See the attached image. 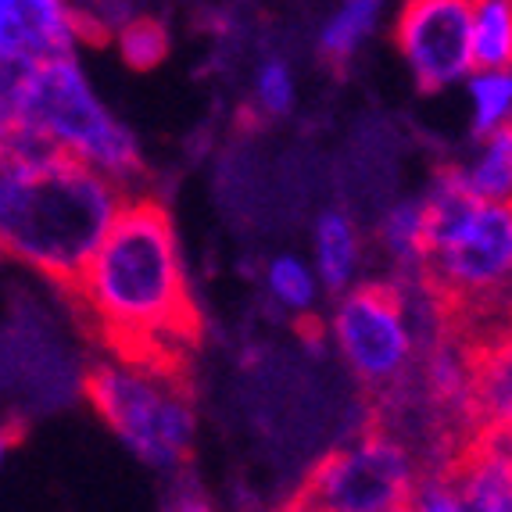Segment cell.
I'll return each mask as SVG.
<instances>
[{
	"instance_id": "6da1fadb",
	"label": "cell",
	"mask_w": 512,
	"mask_h": 512,
	"mask_svg": "<svg viewBox=\"0 0 512 512\" xmlns=\"http://www.w3.org/2000/svg\"><path fill=\"white\" fill-rule=\"evenodd\" d=\"M69 291L108 351L176 362L197 330L176 222L162 201L137 190L126 194Z\"/></svg>"
},
{
	"instance_id": "7a4b0ae2",
	"label": "cell",
	"mask_w": 512,
	"mask_h": 512,
	"mask_svg": "<svg viewBox=\"0 0 512 512\" xmlns=\"http://www.w3.org/2000/svg\"><path fill=\"white\" fill-rule=\"evenodd\" d=\"M129 190L43 144L0 154V258L69 287Z\"/></svg>"
},
{
	"instance_id": "3957f363",
	"label": "cell",
	"mask_w": 512,
	"mask_h": 512,
	"mask_svg": "<svg viewBox=\"0 0 512 512\" xmlns=\"http://www.w3.org/2000/svg\"><path fill=\"white\" fill-rule=\"evenodd\" d=\"M423 194L430 201L427 280L452 305L459 326L498 316L512 276V201L470 194L452 165L437 169Z\"/></svg>"
},
{
	"instance_id": "277c9868",
	"label": "cell",
	"mask_w": 512,
	"mask_h": 512,
	"mask_svg": "<svg viewBox=\"0 0 512 512\" xmlns=\"http://www.w3.org/2000/svg\"><path fill=\"white\" fill-rule=\"evenodd\" d=\"M86 398L140 466L165 477L187 466L197 441V409L176 362L108 351L86 373Z\"/></svg>"
},
{
	"instance_id": "5b68a950",
	"label": "cell",
	"mask_w": 512,
	"mask_h": 512,
	"mask_svg": "<svg viewBox=\"0 0 512 512\" xmlns=\"http://www.w3.org/2000/svg\"><path fill=\"white\" fill-rule=\"evenodd\" d=\"M26 133L133 190L144 176L137 133L108 108L76 54L40 61L26 76Z\"/></svg>"
},
{
	"instance_id": "8992f818",
	"label": "cell",
	"mask_w": 512,
	"mask_h": 512,
	"mask_svg": "<svg viewBox=\"0 0 512 512\" xmlns=\"http://www.w3.org/2000/svg\"><path fill=\"white\" fill-rule=\"evenodd\" d=\"M323 312V337L351 380L384 394L416 369L419 330L412 323L402 283L391 276H362L348 291L330 294Z\"/></svg>"
},
{
	"instance_id": "52a82bcc",
	"label": "cell",
	"mask_w": 512,
	"mask_h": 512,
	"mask_svg": "<svg viewBox=\"0 0 512 512\" xmlns=\"http://www.w3.org/2000/svg\"><path fill=\"white\" fill-rule=\"evenodd\" d=\"M419 477V455L394 430L373 423L308 470L294 505L319 512H402Z\"/></svg>"
},
{
	"instance_id": "ba28073f",
	"label": "cell",
	"mask_w": 512,
	"mask_h": 512,
	"mask_svg": "<svg viewBox=\"0 0 512 512\" xmlns=\"http://www.w3.org/2000/svg\"><path fill=\"white\" fill-rule=\"evenodd\" d=\"M473 0H398L394 47L423 94H448L473 72Z\"/></svg>"
},
{
	"instance_id": "9c48e42d",
	"label": "cell",
	"mask_w": 512,
	"mask_h": 512,
	"mask_svg": "<svg viewBox=\"0 0 512 512\" xmlns=\"http://www.w3.org/2000/svg\"><path fill=\"white\" fill-rule=\"evenodd\" d=\"M86 22L72 0H0V61L40 65L76 54Z\"/></svg>"
},
{
	"instance_id": "30bf717a",
	"label": "cell",
	"mask_w": 512,
	"mask_h": 512,
	"mask_svg": "<svg viewBox=\"0 0 512 512\" xmlns=\"http://www.w3.org/2000/svg\"><path fill=\"white\" fill-rule=\"evenodd\" d=\"M459 330L470 337L473 355V427L512 437V323L505 316H491Z\"/></svg>"
},
{
	"instance_id": "8fae6325",
	"label": "cell",
	"mask_w": 512,
	"mask_h": 512,
	"mask_svg": "<svg viewBox=\"0 0 512 512\" xmlns=\"http://www.w3.org/2000/svg\"><path fill=\"white\" fill-rule=\"evenodd\" d=\"M452 466L462 512H512V437L473 430Z\"/></svg>"
},
{
	"instance_id": "7c38bea8",
	"label": "cell",
	"mask_w": 512,
	"mask_h": 512,
	"mask_svg": "<svg viewBox=\"0 0 512 512\" xmlns=\"http://www.w3.org/2000/svg\"><path fill=\"white\" fill-rule=\"evenodd\" d=\"M373 248L391 280H419L427 276L430 255V201L427 194L398 197L380 212L373 226Z\"/></svg>"
},
{
	"instance_id": "4fadbf2b",
	"label": "cell",
	"mask_w": 512,
	"mask_h": 512,
	"mask_svg": "<svg viewBox=\"0 0 512 512\" xmlns=\"http://www.w3.org/2000/svg\"><path fill=\"white\" fill-rule=\"evenodd\" d=\"M308 258L316 265L319 280H323L326 294L348 291L351 283H359L366 276V258H369V237L362 230V222L355 212L341 205H330L312 219V233H308Z\"/></svg>"
},
{
	"instance_id": "5bb4252c",
	"label": "cell",
	"mask_w": 512,
	"mask_h": 512,
	"mask_svg": "<svg viewBox=\"0 0 512 512\" xmlns=\"http://www.w3.org/2000/svg\"><path fill=\"white\" fill-rule=\"evenodd\" d=\"M265 305L273 308L276 316L291 319V323H308L316 319L326 305V287L319 280L312 258L301 251H276L265 258L262 276H258Z\"/></svg>"
},
{
	"instance_id": "9a60e30c",
	"label": "cell",
	"mask_w": 512,
	"mask_h": 512,
	"mask_svg": "<svg viewBox=\"0 0 512 512\" xmlns=\"http://www.w3.org/2000/svg\"><path fill=\"white\" fill-rule=\"evenodd\" d=\"M391 0H337L316 33V51L330 65H348L380 33Z\"/></svg>"
},
{
	"instance_id": "2e32d148",
	"label": "cell",
	"mask_w": 512,
	"mask_h": 512,
	"mask_svg": "<svg viewBox=\"0 0 512 512\" xmlns=\"http://www.w3.org/2000/svg\"><path fill=\"white\" fill-rule=\"evenodd\" d=\"M470 140V151L452 165L459 183L487 201H512V122Z\"/></svg>"
},
{
	"instance_id": "e0dca14e",
	"label": "cell",
	"mask_w": 512,
	"mask_h": 512,
	"mask_svg": "<svg viewBox=\"0 0 512 512\" xmlns=\"http://www.w3.org/2000/svg\"><path fill=\"white\" fill-rule=\"evenodd\" d=\"M466 97V119H470V137H484L491 129L512 122V65L502 69H477L459 83Z\"/></svg>"
},
{
	"instance_id": "ac0fdd59",
	"label": "cell",
	"mask_w": 512,
	"mask_h": 512,
	"mask_svg": "<svg viewBox=\"0 0 512 512\" xmlns=\"http://www.w3.org/2000/svg\"><path fill=\"white\" fill-rule=\"evenodd\" d=\"M298 69H294L291 58L283 54H262L251 69V83H248V97L251 108L269 122L287 119L294 108H298Z\"/></svg>"
},
{
	"instance_id": "d6986e66",
	"label": "cell",
	"mask_w": 512,
	"mask_h": 512,
	"mask_svg": "<svg viewBox=\"0 0 512 512\" xmlns=\"http://www.w3.org/2000/svg\"><path fill=\"white\" fill-rule=\"evenodd\" d=\"M473 69L512 65V0H473Z\"/></svg>"
},
{
	"instance_id": "ffe728a7",
	"label": "cell",
	"mask_w": 512,
	"mask_h": 512,
	"mask_svg": "<svg viewBox=\"0 0 512 512\" xmlns=\"http://www.w3.org/2000/svg\"><path fill=\"white\" fill-rule=\"evenodd\" d=\"M26 65L0 61V154L33 144L26 133Z\"/></svg>"
},
{
	"instance_id": "44dd1931",
	"label": "cell",
	"mask_w": 512,
	"mask_h": 512,
	"mask_svg": "<svg viewBox=\"0 0 512 512\" xmlns=\"http://www.w3.org/2000/svg\"><path fill=\"white\" fill-rule=\"evenodd\" d=\"M409 509H416V512H462V495H459V480H455L452 462H430V466H419Z\"/></svg>"
},
{
	"instance_id": "7402d4cb",
	"label": "cell",
	"mask_w": 512,
	"mask_h": 512,
	"mask_svg": "<svg viewBox=\"0 0 512 512\" xmlns=\"http://www.w3.org/2000/svg\"><path fill=\"white\" fill-rule=\"evenodd\" d=\"M119 54L133 69H154L169 54V36L151 18H133L119 29Z\"/></svg>"
},
{
	"instance_id": "603a6c76",
	"label": "cell",
	"mask_w": 512,
	"mask_h": 512,
	"mask_svg": "<svg viewBox=\"0 0 512 512\" xmlns=\"http://www.w3.org/2000/svg\"><path fill=\"white\" fill-rule=\"evenodd\" d=\"M15 441H18V430L11 427V423H4V419H0V470H4V462H8Z\"/></svg>"
},
{
	"instance_id": "cb8c5ba5",
	"label": "cell",
	"mask_w": 512,
	"mask_h": 512,
	"mask_svg": "<svg viewBox=\"0 0 512 512\" xmlns=\"http://www.w3.org/2000/svg\"><path fill=\"white\" fill-rule=\"evenodd\" d=\"M498 316H505L512 323V276H509V283H505L502 298H498Z\"/></svg>"
}]
</instances>
